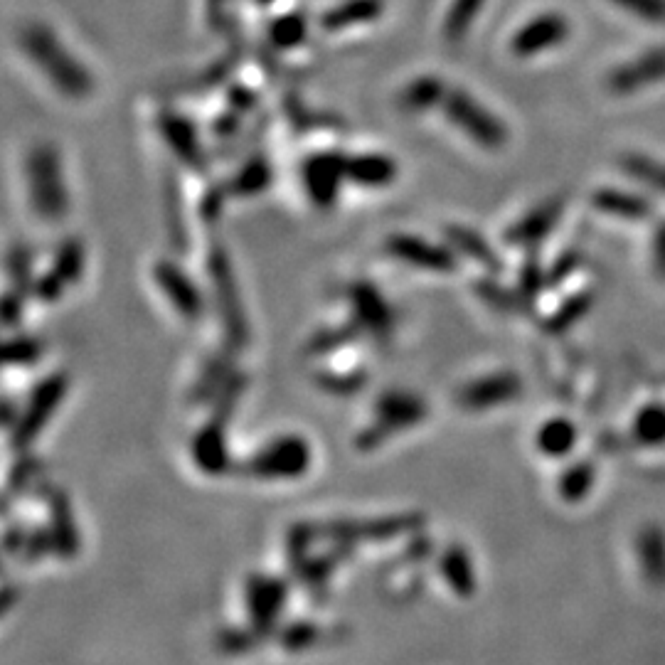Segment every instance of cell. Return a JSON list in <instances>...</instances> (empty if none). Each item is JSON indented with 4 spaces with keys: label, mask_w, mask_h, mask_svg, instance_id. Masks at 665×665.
I'll return each instance as SVG.
<instances>
[{
    "label": "cell",
    "mask_w": 665,
    "mask_h": 665,
    "mask_svg": "<svg viewBox=\"0 0 665 665\" xmlns=\"http://www.w3.org/2000/svg\"><path fill=\"white\" fill-rule=\"evenodd\" d=\"M20 47L33 60V65L45 74L57 92L69 99H84L94 92V77L72 52L57 40L47 25L28 23L18 35Z\"/></svg>",
    "instance_id": "1"
},
{
    "label": "cell",
    "mask_w": 665,
    "mask_h": 665,
    "mask_svg": "<svg viewBox=\"0 0 665 665\" xmlns=\"http://www.w3.org/2000/svg\"><path fill=\"white\" fill-rule=\"evenodd\" d=\"M30 205L42 220L57 222L69 212V193L62 173V161L52 146H37L30 151L28 166Z\"/></svg>",
    "instance_id": "2"
},
{
    "label": "cell",
    "mask_w": 665,
    "mask_h": 665,
    "mask_svg": "<svg viewBox=\"0 0 665 665\" xmlns=\"http://www.w3.org/2000/svg\"><path fill=\"white\" fill-rule=\"evenodd\" d=\"M207 274H210L212 291H215L217 308H220L227 348L232 353H239L249 345V323L242 306V296H239V286L234 281L230 254L222 247H212L210 257H207Z\"/></svg>",
    "instance_id": "3"
},
{
    "label": "cell",
    "mask_w": 665,
    "mask_h": 665,
    "mask_svg": "<svg viewBox=\"0 0 665 665\" xmlns=\"http://www.w3.org/2000/svg\"><path fill=\"white\" fill-rule=\"evenodd\" d=\"M424 417H427V404H424L422 397L412 395V392L390 390L377 399L375 419H372L370 427L358 434L355 444H358V449L372 451L385 444L392 434L414 427Z\"/></svg>",
    "instance_id": "4"
},
{
    "label": "cell",
    "mask_w": 665,
    "mask_h": 665,
    "mask_svg": "<svg viewBox=\"0 0 665 665\" xmlns=\"http://www.w3.org/2000/svg\"><path fill=\"white\" fill-rule=\"evenodd\" d=\"M446 119L466 133L471 141H476L481 148L488 151H498L508 141V129L503 126V121L496 114H491L488 109H483L471 94H466L464 89H449L446 92L444 104Z\"/></svg>",
    "instance_id": "5"
},
{
    "label": "cell",
    "mask_w": 665,
    "mask_h": 665,
    "mask_svg": "<svg viewBox=\"0 0 665 665\" xmlns=\"http://www.w3.org/2000/svg\"><path fill=\"white\" fill-rule=\"evenodd\" d=\"M67 387L69 380L65 372H52V375H47L45 380L35 387L28 404H25V412L20 414L13 427V444L18 446V449L33 444L37 434L47 427L50 417L57 412L62 399H65Z\"/></svg>",
    "instance_id": "6"
},
{
    "label": "cell",
    "mask_w": 665,
    "mask_h": 665,
    "mask_svg": "<svg viewBox=\"0 0 665 665\" xmlns=\"http://www.w3.org/2000/svg\"><path fill=\"white\" fill-rule=\"evenodd\" d=\"M311 466V446L303 436H279L249 459L247 471L259 478H296Z\"/></svg>",
    "instance_id": "7"
},
{
    "label": "cell",
    "mask_w": 665,
    "mask_h": 665,
    "mask_svg": "<svg viewBox=\"0 0 665 665\" xmlns=\"http://www.w3.org/2000/svg\"><path fill=\"white\" fill-rule=\"evenodd\" d=\"M84 264H87V252H84L82 239L67 237L57 247L50 269L35 281V294L45 303L60 301V296L65 294L69 286H74L82 279Z\"/></svg>",
    "instance_id": "8"
},
{
    "label": "cell",
    "mask_w": 665,
    "mask_h": 665,
    "mask_svg": "<svg viewBox=\"0 0 665 665\" xmlns=\"http://www.w3.org/2000/svg\"><path fill=\"white\" fill-rule=\"evenodd\" d=\"M348 301L360 331L370 333L380 343H387L392 338L397 326L395 311L377 286L367 284V281H355L348 289Z\"/></svg>",
    "instance_id": "9"
},
{
    "label": "cell",
    "mask_w": 665,
    "mask_h": 665,
    "mask_svg": "<svg viewBox=\"0 0 665 665\" xmlns=\"http://www.w3.org/2000/svg\"><path fill=\"white\" fill-rule=\"evenodd\" d=\"M345 163H348V156L333 151L313 153V156L306 158L301 175L313 205L321 207V210L335 205L340 185H343V180H348L345 178Z\"/></svg>",
    "instance_id": "10"
},
{
    "label": "cell",
    "mask_w": 665,
    "mask_h": 665,
    "mask_svg": "<svg viewBox=\"0 0 665 665\" xmlns=\"http://www.w3.org/2000/svg\"><path fill=\"white\" fill-rule=\"evenodd\" d=\"M385 249L390 257L399 259L402 264L422 271H434V274H451L459 266L449 249L427 242L424 237H414V234H392V237H387Z\"/></svg>",
    "instance_id": "11"
},
{
    "label": "cell",
    "mask_w": 665,
    "mask_h": 665,
    "mask_svg": "<svg viewBox=\"0 0 665 665\" xmlns=\"http://www.w3.org/2000/svg\"><path fill=\"white\" fill-rule=\"evenodd\" d=\"M153 281H156V286L163 291V296L170 301V306H173L185 321L195 323L202 316L205 301H202L200 289L178 264L168 262V259L156 262V266H153Z\"/></svg>",
    "instance_id": "12"
},
{
    "label": "cell",
    "mask_w": 665,
    "mask_h": 665,
    "mask_svg": "<svg viewBox=\"0 0 665 665\" xmlns=\"http://www.w3.org/2000/svg\"><path fill=\"white\" fill-rule=\"evenodd\" d=\"M523 395V380L515 372H496V375L478 377L459 390V404L471 412L503 407Z\"/></svg>",
    "instance_id": "13"
},
{
    "label": "cell",
    "mask_w": 665,
    "mask_h": 665,
    "mask_svg": "<svg viewBox=\"0 0 665 665\" xmlns=\"http://www.w3.org/2000/svg\"><path fill=\"white\" fill-rule=\"evenodd\" d=\"M158 131L166 138L170 151H173L185 166L190 170H198V173H205V151H202L198 129H195V124L188 116L178 114V111H161V116H158Z\"/></svg>",
    "instance_id": "14"
},
{
    "label": "cell",
    "mask_w": 665,
    "mask_h": 665,
    "mask_svg": "<svg viewBox=\"0 0 665 665\" xmlns=\"http://www.w3.org/2000/svg\"><path fill=\"white\" fill-rule=\"evenodd\" d=\"M569 35V25L562 15L547 13L540 15V18L530 20L525 28L518 30V35L513 37L510 42V50L515 52L518 57H532L540 55V52L552 50L560 42H565Z\"/></svg>",
    "instance_id": "15"
},
{
    "label": "cell",
    "mask_w": 665,
    "mask_h": 665,
    "mask_svg": "<svg viewBox=\"0 0 665 665\" xmlns=\"http://www.w3.org/2000/svg\"><path fill=\"white\" fill-rule=\"evenodd\" d=\"M225 424L222 419L212 417L205 427L195 434L193 439V459L205 473H222L230 466V454H227Z\"/></svg>",
    "instance_id": "16"
},
{
    "label": "cell",
    "mask_w": 665,
    "mask_h": 665,
    "mask_svg": "<svg viewBox=\"0 0 665 665\" xmlns=\"http://www.w3.org/2000/svg\"><path fill=\"white\" fill-rule=\"evenodd\" d=\"M345 178L360 188H387L397 178V163L382 153H358L348 156Z\"/></svg>",
    "instance_id": "17"
},
{
    "label": "cell",
    "mask_w": 665,
    "mask_h": 665,
    "mask_svg": "<svg viewBox=\"0 0 665 665\" xmlns=\"http://www.w3.org/2000/svg\"><path fill=\"white\" fill-rule=\"evenodd\" d=\"M658 79H665V50L648 52L633 65L621 67L619 72L611 74V89L619 94H629L658 82Z\"/></svg>",
    "instance_id": "18"
},
{
    "label": "cell",
    "mask_w": 665,
    "mask_h": 665,
    "mask_svg": "<svg viewBox=\"0 0 665 665\" xmlns=\"http://www.w3.org/2000/svg\"><path fill=\"white\" fill-rule=\"evenodd\" d=\"M562 212L560 200H547L540 207L530 210L523 220L515 222L508 232H505V242L508 244H532L537 239L545 237L547 232L555 227L557 217Z\"/></svg>",
    "instance_id": "19"
},
{
    "label": "cell",
    "mask_w": 665,
    "mask_h": 665,
    "mask_svg": "<svg viewBox=\"0 0 665 665\" xmlns=\"http://www.w3.org/2000/svg\"><path fill=\"white\" fill-rule=\"evenodd\" d=\"M382 10H385L382 0H345V3L323 13L321 28L326 33H340V30L355 28V25L372 23V20L380 18Z\"/></svg>",
    "instance_id": "20"
},
{
    "label": "cell",
    "mask_w": 665,
    "mask_h": 665,
    "mask_svg": "<svg viewBox=\"0 0 665 665\" xmlns=\"http://www.w3.org/2000/svg\"><path fill=\"white\" fill-rule=\"evenodd\" d=\"M444 234H446V239H449L451 247L459 249V252L466 254V257H471L473 262L483 264L486 269H491V271L503 269L496 249H493L491 244H488L478 232L468 230V227H464V225H449V227H444Z\"/></svg>",
    "instance_id": "21"
},
{
    "label": "cell",
    "mask_w": 665,
    "mask_h": 665,
    "mask_svg": "<svg viewBox=\"0 0 665 665\" xmlns=\"http://www.w3.org/2000/svg\"><path fill=\"white\" fill-rule=\"evenodd\" d=\"M271 180H274V168L269 166L266 156H252L232 175L227 190H230V195H237V198H252V195L264 193L271 185Z\"/></svg>",
    "instance_id": "22"
},
{
    "label": "cell",
    "mask_w": 665,
    "mask_h": 665,
    "mask_svg": "<svg viewBox=\"0 0 665 665\" xmlns=\"http://www.w3.org/2000/svg\"><path fill=\"white\" fill-rule=\"evenodd\" d=\"M577 444V427L565 417L545 422L537 432V449L547 456H565Z\"/></svg>",
    "instance_id": "23"
},
{
    "label": "cell",
    "mask_w": 665,
    "mask_h": 665,
    "mask_svg": "<svg viewBox=\"0 0 665 665\" xmlns=\"http://www.w3.org/2000/svg\"><path fill=\"white\" fill-rule=\"evenodd\" d=\"M446 92L449 89L444 87L439 77H419L412 84H407L399 101H402V109L407 111H427L444 104Z\"/></svg>",
    "instance_id": "24"
},
{
    "label": "cell",
    "mask_w": 665,
    "mask_h": 665,
    "mask_svg": "<svg viewBox=\"0 0 665 665\" xmlns=\"http://www.w3.org/2000/svg\"><path fill=\"white\" fill-rule=\"evenodd\" d=\"M234 375L230 358L227 355H220V358H212L210 363L205 365L202 370L198 387H195V402H210L212 397H217L222 392V387L230 382V377Z\"/></svg>",
    "instance_id": "25"
},
{
    "label": "cell",
    "mask_w": 665,
    "mask_h": 665,
    "mask_svg": "<svg viewBox=\"0 0 665 665\" xmlns=\"http://www.w3.org/2000/svg\"><path fill=\"white\" fill-rule=\"evenodd\" d=\"M594 205H597L601 212H609V215H619V217H631V220L648 215L646 202L638 198V195L621 193V190H599L597 198H594Z\"/></svg>",
    "instance_id": "26"
},
{
    "label": "cell",
    "mask_w": 665,
    "mask_h": 665,
    "mask_svg": "<svg viewBox=\"0 0 665 665\" xmlns=\"http://www.w3.org/2000/svg\"><path fill=\"white\" fill-rule=\"evenodd\" d=\"M483 8V0H454L444 20V35L446 40H461L478 18Z\"/></svg>",
    "instance_id": "27"
},
{
    "label": "cell",
    "mask_w": 665,
    "mask_h": 665,
    "mask_svg": "<svg viewBox=\"0 0 665 665\" xmlns=\"http://www.w3.org/2000/svg\"><path fill=\"white\" fill-rule=\"evenodd\" d=\"M306 37V18L301 13H289L284 18L274 20L269 28V40L271 45L279 47V50H291V47H299Z\"/></svg>",
    "instance_id": "28"
},
{
    "label": "cell",
    "mask_w": 665,
    "mask_h": 665,
    "mask_svg": "<svg viewBox=\"0 0 665 665\" xmlns=\"http://www.w3.org/2000/svg\"><path fill=\"white\" fill-rule=\"evenodd\" d=\"M633 434L643 444H663L665 441V407L663 404H648L638 412Z\"/></svg>",
    "instance_id": "29"
},
{
    "label": "cell",
    "mask_w": 665,
    "mask_h": 665,
    "mask_svg": "<svg viewBox=\"0 0 665 665\" xmlns=\"http://www.w3.org/2000/svg\"><path fill=\"white\" fill-rule=\"evenodd\" d=\"M45 353V345H42L40 338L35 335H15V338L5 340V363L8 365H20V367H30L35 365L37 360L42 358Z\"/></svg>",
    "instance_id": "30"
},
{
    "label": "cell",
    "mask_w": 665,
    "mask_h": 665,
    "mask_svg": "<svg viewBox=\"0 0 665 665\" xmlns=\"http://www.w3.org/2000/svg\"><path fill=\"white\" fill-rule=\"evenodd\" d=\"M8 271L15 281V291L23 296H28L30 291H35L33 284V254L25 244H15L8 254Z\"/></svg>",
    "instance_id": "31"
},
{
    "label": "cell",
    "mask_w": 665,
    "mask_h": 665,
    "mask_svg": "<svg viewBox=\"0 0 665 665\" xmlns=\"http://www.w3.org/2000/svg\"><path fill=\"white\" fill-rule=\"evenodd\" d=\"M358 333H360V328H358V323H355V321H353V326L326 328V331L313 335L311 343H308V353H311V355H328V353H333V350L343 348L345 343H350V340H353Z\"/></svg>",
    "instance_id": "32"
},
{
    "label": "cell",
    "mask_w": 665,
    "mask_h": 665,
    "mask_svg": "<svg viewBox=\"0 0 665 665\" xmlns=\"http://www.w3.org/2000/svg\"><path fill=\"white\" fill-rule=\"evenodd\" d=\"M365 380L367 375L363 370L345 372V375H340V372H318L316 375L318 387L331 392V395H353V392L363 390Z\"/></svg>",
    "instance_id": "33"
},
{
    "label": "cell",
    "mask_w": 665,
    "mask_h": 665,
    "mask_svg": "<svg viewBox=\"0 0 665 665\" xmlns=\"http://www.w3.org/2000/svg\"><path fill=\"white\" fill-rule=\"evenodd\" d=\"M624 168L626 173L633 175V178L643 180V183L651 185V188L665 193V166H661L658 161H651V158L643 156H626Z\"/></svg>",
    "instance_id": "34"
},
{
    "label": "cell",
    "mask_w": 665,
    "mask_h": 665,
    "mask_svg": "<svg viewBox=\"0 0 665 665\" xmlns=\"http://www.w3.org/2000/svg\"><path fill=\"white\" fill-rule=\"evenodd\" d=\"M594 478V468L589 464H574L572 468H567L565 476H562V493L572 500L579 498L584 491L589 488Z\"/></svg>",
    "instance_id": "35"
},
{
    "label": "cell",
    "mask_w": 665,
    "mask_h": 665,
    "mask_svg": "<svg viewBox=\"0 0 665 665\" xmlns=\"http://www.w3.org/2000/svg\"><path fill=\"white\" fill-rule=\"evenodd\" d=\"M624 8L633 10L641 18L663 20L665 18V0H619Z\"/></svg>",
    "instance_id": "36"
},
{
    "label": "cell",
    "mask_w": 665,
    "mask_h": 665,
    "mask_svg": "<svg viewBox=\"0 0 665 665\" xmlns=\"http://www.w3.org/2000/svg\"><path fill=\"white\" fill-rule=\"evenodd\" d=\"M225 193H230V190H227V185H222V188L207 190L205 200H202V217H205L207 222H212L217 215H220L222 200H225Z\"/></svg>",
    "instance_id": "37"
},
{
    "label": "cell",
    "mask_w": 665,
    "mask_h": 665,
    "mask_svg": "<svg viewBox=\"0 0 665 665\" xmlns=\"http://www.w3.org/2000/svg\"><path fill=\"white\" fill-rule=\"evenodd\" d=\"M23 301L25 296L18 294V291H10V294H5V301H3V318H5V326H15V323L20 321V316H23Z\"/></svg>",
    "instance_id": "38"
},
{
    "label": "cell",
    "mask_w": 665,
    "mask_h": 665,
    "mask_svg": "<svg viewBox=\"0 0 665 665\" xmlns=\"http://www.w3.org/2000/svg\"><path fill=\"white\" fill-rule=\"evenodd\" d=\"M582 311H584V303H577V301L567 303L565 308H560V313H557L555 318H550V331H562V328L569 326V323H572Z\"/></svg>",
    "instance_id": "39"
},
{
    "label": "cell",
    "mask_w": 665,
    "mask_h": 665,
    "mask_svg": "<svg viewBox=\"0 0 665 665\" xmlns=\"http://www.w3.org/2000/svg\"><path fill=\"white\" fill-rule=\"evenodd\" d=\"M230 101H232V109L237 111V114H244V111L254 109V104H257V94L249 92V89H244V87H237L230 92Z\"/></svg>",
    "instance_id": "40"
},
{
    "label": "cell",
    "mask_w": 665,
    "mask_h": 665,
    "mask_svg": "<svg viewBox=\"0 0 665 665\" xmlns=\"http://www.w3.org/2000/svg\"><path fill=\"white\" fill-rule=\"evenodd\" d=\"M653 266H656L658 276L665 279V225L658 227L656 242H653Z\"/></svg>",
    "instance_id": "41"
},
{
    "label": "cell",
    "mask_w": 665,
    "mask_h": 665,
    "mask_svg": "<svg viewBox=\"0 0 665 665\" xmlns=\"http://www.w3.org/2000/svg\"><path fill=\"white\" fill-rule=\"evenodd\" d=\"M237 129H239V114L234 109L230 111V114L220 116V119L215 121V126H212V131H215L217 136H222V138L232 136V133Z\"/></svg>",
    "instance_id": "42"
},
{
    "label": "cell",
    "mask_w": 665,
    "mask_h": 665,
    "mask_svg": "<svg viewBox=\"0 0 665 665\" xmlns=\"http://www.w3.org/2000/svg\"><path fill=\"white\" fill-rule=\"evenodd\" d=\"M540 284H542V281H540V274H537V266H532V264L525 266V269H523V291H525V294L535 296L537 289H540Z\"/></svg>",
    "instance_id": "43"
},
{
    "label": "cell",
    "mask_w": 665,
    "mask_h": 665,
    "mask_svg": "<svg viewBox=\"0 0 665 665\" xmlns=\"http://www.w3.org/2000/svg\"><path fill=\"white\" fill-rule=\"evenodd\" d=\"M227 0H207V8H210V13H220L222 8H225Z\"/></svg>",
    "instance_id": "44"
},
{
    "label": "cell",
    "mask_w": 665,
    "mask_h": 665,
    "mask_svg": "<svg viewBox=\"0 0 665 665\" xmlns=\"http://www.w3.org/2000/svg\"><path fill=\"white\" fill-rule=\"evenodd\" d=\"M259 5H269V3H274V0H257Z\"/></svg>",
    "instance_id": "45"
}]
</instances>
